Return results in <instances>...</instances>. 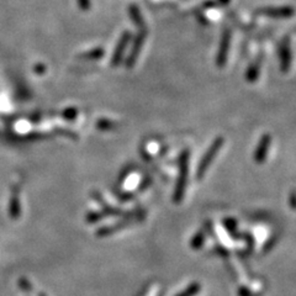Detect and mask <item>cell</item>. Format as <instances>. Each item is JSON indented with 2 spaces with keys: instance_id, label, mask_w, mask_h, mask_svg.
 I'll use <instances>...</instances> for the list:
<instances>
[{
  "instance_id": "cell-1",
  "label": "cell",
  "mask_w": 296,
  "mask_h": 296,
  "mask_svg": "<svg viewBox=\"0 0 296 296\" xmlns=\"http://www.w3.org/2000/svg\"><path fill=\"white\" fill-rule=\"evenodd\" d=\"M189 151H184L179 158V178L176 181L174 191V201L180 202L185 194V188L188 183V175H189Z\"/></svg>"
},
{
  "instance_id": "cell-2",
  "label": "cell",
  "mask_w": 296,
  "mask_h": 296,
  "mask_svg": "<svg viewBox=\"0 0 296 296\" xmlns=\"http://www.w3.org/2000/svg\"><path fill=\"white\" fill-rule=\"evenodd\" d=\"M223 142H225L223 137H221V136L216 137V139H215V141L211 143L210 147L208 148V151L205 152V154L202 155L201 161H200L199 166H197V169H196V179L197 180H201V179L204 178L205 173L208 172L209 167L211 166V163L214 162L215 157H216L217 153H219L220 149L222 148Z\"/></svg>"
},
{
  "instance_id": "cell-3",
  "label": "cell",
  "mask_w": 296,
  "mask_h": 296,
  "mask_svg": "<svg viewBox=\"0 0 296 296\" xmlns=\"http://www.w3.org/2000/svg\"><path fill=\"white\" fill-rule=\"evenodd\" d=\"M271 145V137L270 134H263L261 141H259L258 146H257L256 151H254V161L256 163L262 164L265 162L267 160V155L269 153V148H270Z\"/></svg>"
},
{
  "instance_id": "cell-4",
  "label": "cell",
  "mask_w": 296,
  "mask_h": 296,
  "mask_svg": "<svg viewBox=\"0 0 296 296\" xmlns=\"http://www.w3.org/2000/svg\"><path fill=\"white\" fill-rule=\"evenodd\" d=\"M229 43H230V38L225 37L223 38L222 43H221L219 55L216 57V64L219 67H223L227 61V55H229Z\"/></svg>"
},
{
  "instance_id": "cell-5",
  "label": "cell",
  "mask_w": 296,
  "mask_h": 296,
  "mask_svg": "<svg viewBox=\"0 0 296 296\" xmlns=\"http://www.w3.org/2000/svg\"><path fill=\"white\" fill-rule=\"evenodd\" d=\"M290 64H291V56H290L289 47H283L282 53H280V68L283 73H288Z\"/></svg>"
},
{
  "instance_id": "cell-6",
  "label": "cell",
  "mask_w": 296,
  "mask_h": 296,
  "mask_svg": "<svg viewBox=\"0 0 296 296\" xmlns=\"http://www.w3.org/2000/svg\"><path fill=\"white\" fill-rule=\"evenodd\" d=\"M259 72H261V59H258V62H256V63L251 65L249 70H247L246 78L248 82H256L259 77Z\"/></svg>"
},
{
  "instance_id": "cell-7",
  "label": "cell",
  "mask_w": 296,
  "mask_h": 296,
  "mask_svg": "<svg viewBox=\"0 0 296 296\" xmlns=\"http://www.w3.org/2000/svg\"><path fill=\"white\" fill-rule=\"evenodd\" d=\"M290 205H291V208L296 210V191L294 190L291 193V199H290Z\"/></svg>"
}]
</instances>
